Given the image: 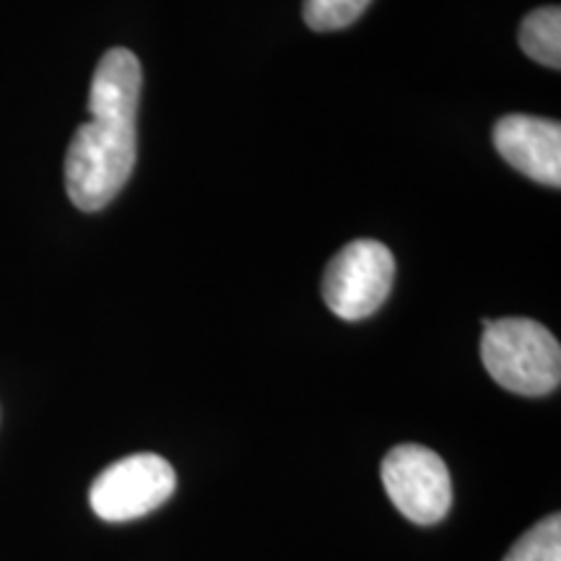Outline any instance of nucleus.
<instances>
[{
  "label": "nucleus",
  "instance_id": "obj_1",
  "mask_svg": "<svg viewBox=\"0 0 561 561\" xmlns=\"http://www.w3.org/2000/svg\"><path fill=\"white\" fill-rule=\"evenodd\" d=\"M140 70L128 60H102L89 89V115L66 153V191L76 208L100 210L115 201L136 167Z\"/></svg>",
  "mask_w": 561,
  "mask_h": 561
},
{
  "label": "nucleus",
  "instance_id": "obj_2",
  "mask_svg": "<svg viewBox=\"0 0 561 561\" xmlns=\"http://www.w3.org/2000/svg\"><path fill=\"white\" fill-rule=\"evenodd\" d=\"M481 362L491 380L517 396H549L561 382L557 335L528 318L483 320Z\"/></svg>",
  "mask_w": 561,
  "mask_h": 561
},
{
  "label": "nucleus",
  "instance_id": "obj_3",
  "mask_svg": "<svg viewBox=\"0 0 561 561\" xmlns=\"http://www.w3.org/2000/svg\"><path fill=\"white\" fill-rule=\"evenodd\" d=\"M396 257L377 240H354L333 255L322 276V299L341 320L369 318L388 299Z\"/></svg>",
  "mask_w": 561,
  "mask_h": 561
},
{
  "label": "nucleus",
  "instance_id": "obj_4",
  "mask_svg": "<svg viewBox=\"0 0 561 561\" xmlns=\"http://www.w3.org/2000/svg\"><path fill=\"white\" fill-rule=\"evenodd\" d=\"M178 489L174 468L161 455L136 453L112 462L89 489V504L107 523H128L159 510Z\"/></svg>",
  "mask_w": 561,
  "mask_h": 561
},
{
  "label": "nucleus",
  "instance_id": "obj_5",
  "mask_svg": "<svg viewBox=\"0 0 561 561\" xmlns=\"http://www.w3.org/2000/svg\"><path fill=\"white\" fill-rule=\"evenodd\" d=\"M382 486L405 520L437 525L453 507V481L445 460L424 445H398L382 460Z\"/></svg>",
  "mask_w": 561,
  "mask_h": 561
},
{
  "label": "nucleus",
  "instance_id": "obj_6",
  "mask_svg": "<svg viewBox=\"0 0 561 561\" xmlns=\"http://www.w3.org/2000/svg\"><path fill=\"white\" fill-rule=\"evenodd\" d=\"M494 146L512 170L541 185H561V125L530 115H507L494 125Z\"/></svg>",
  "mask_w": 561,
  "mask_h": 561
},
{
  "label": "nucleus",
  "instance_id": "obj_7",
  "mask_svg": "<svg viewBox=\"0 0 561 561\" xmlns=\"http://www.w3.org/2000/svg\"><path fill=\"white\" fill-rule=\"evenodd\" d=\"M523 53L530 60L541 62L546 68H561V9L559 5H543V9L530 11L523 19L520 32Z\"/></svg>",
  "mask_w": 561,
  "mask_h": 561
},
{
  "label": "nucleus",
  "instance_id": "obj_8",
  "mask_svg": "<svg viewBox=\"0 0 561 561\" xmlns=\"http://www.w3.org/2000/svg\"><path fill=\"white\" fill-rule=\"evenodd\" d=\"M504 561H561V520L557 512L533 525Z\"/></svg>",
  "mask_w": 561,
  "mask_h": 561
},
{
  "label": "nucleus",
  "instance_id": "obj_9",
  "mask_svg": "<svg viewBox=\"0 0 561 561\" xmlns=\"http://www.w3.org/2000/svg\"><path fill=\"white\" fill-rule=\"evenodd\" d=\"M371 0H305L301 16L312 32H339L356 24Z\"/></svg>",
  "mask_w": 561,
  "mask_h": 561
}]
</instances>
